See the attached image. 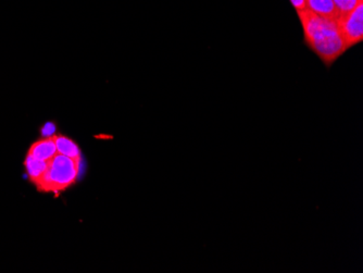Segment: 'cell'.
I'll return each instance as SVG.
<instances>
[{"label":"cell","instance_id":"obj_1","mask_svg":"<svg viewBox=\"0 0 363 273\" xmlns=\"http://www.w3.org/2000/svg\"><path fill=\"white\" fill-rule=\"evenodd\" d=\"M303 30V40L328 68L347 52L336 20L325 19L305 9L297 12Z\"/></svg>","mask_w":363,"mask_h":273},{"label":"cell","instance_id":"obj_2","mask_svg":"<svg viewBox=\"0 0 363 273\" xmlns=\"http://www.w3.org/2000/svg\"><path fill=\"white\" fill-rule=\"evenodd\" d=\"M79 164L69 157L57 154L49 160L42 179L36 183L38 191L44 193H60L77 182L79 172Z\"/></svg>","mask_w":363,"mask_h":273},{"label":"cell","instance_id":"obj_3","mask_svg":"<svg viewBox=\"0 0 363 273\" xmlns=\"http://www.w3.org/2000/svg\"><path fill=\"white\" fill-rule=\"evenodd\" d=\"M337 26L347 50L363 40V1L350 13L340 16Z\"/></svg>","mask_w":363,"mask_h":273},{"label":"cell","instance_id":"obj_4","mask_svg":"<svg viewBox=\"0 0 363 273\" xmlns=\"http://www.w3.org/2000/svg\"><path fill=\"white\" fill-rule=\"evenodd\" d=\"M28 154L42 162H49L58 154L54 136L43 138L32 144Z\"/></svg>","mask_w":363,"mask_h":273},{"label":"cell","instance_id":"obj_5","mask_svg":"<svg viewBox=\"0 0 363 273\" xmlns=\"http://www.w3.org/2000/svg\"><path fill=\"white\" fill-rule=\"evenodd\" d=\"M307 9L325 19L336 20L340 17L333 0H307Z\"/></svg>","mask_w":363,"mask_h":273},{"label":"cell","instance_id":"obj_6","mask_svg":"<svg viewBox=\"0 0 363 273\" xmlns=\"http://www.w3.org/2000/svg\"><path fill=\"white\" fill-rule=\"evenodd\" d=\"M54 138L58 154L69 157L75 162H81V152L72 140L63 135H54Z\"/></svg>","mask_w":363,"mask_h":273},{"label":"cell","instance_id":"obj_7","mask_svg":"<svg viewBox=\"0 0 363 273\" xmlns=\"http://www.w3.org/2000/svg\"><path fill=\"white\" fill-rule=\"evenodd\" d=\"M48 164L49 162H42V160H38V159L34 158L30 155H26L24 166H26L28 179L34 184H36L42 179L43 175L45 174L47 169H48Z\"/></svg>","mask_w":363,"mask_h":273},{"label":"cell","instance_id":"obj_8","mask_svg":"<svg viewBox=\"0 0 363 273\" xmlns=\"http://www.w3.org/2000/svg\"><path fill=\"white\" fill-rule=\"evenodd\" d=\"M333 1L337 7L340 16H344L352 12L363 0H333Z\"/></svg>","mask_w":363,"mask_h":273},{"label":"cell","instance_id":"obj_9","mask_svg":"<svg viewBox=\"0 0 363 273\" xmlns=\"http://www.w3.org/2000/svg\"><path fill=\"white\" fill-rule=\"evenodd\" d=\"M55 131H56V126L52 122H47L42 128V134L45 138H52L55 135Z\"/></svg>","mask_w":363,"mask_h":273},{"label":"cell","instance_id":"obj_10","mask_svg":"<svg viewBox=\"0 0 363 273\" xmlns=\"http://www.w3.org/2000/svg\"><path fill=\"white\" fill-rule=\"evenodd\" d=\"M289 1H291L293 7L295 8L296 12L307 9V0H289Z\"/></svg>","mask_w":363,"mask_h":273}]
</instances>
